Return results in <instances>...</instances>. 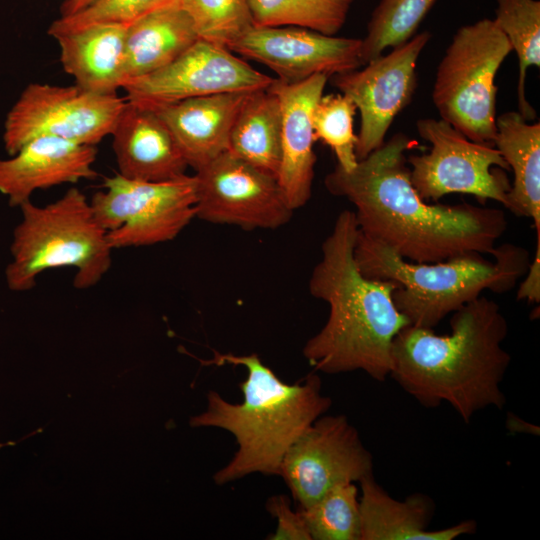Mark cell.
<instances>
[{
    "label": "cell",
    "instance_id": "obj_1",
    "mask_svg": "<svg viewBox=\"0 0 540 540\" xmlns=\"http://www.w3.org/2000/svg\"><path fill=\"white\" fill-rule=\"evenodd\" d=\"M415 144L398 132L352 170L336 165L324 185L355 206L362 234L406 260L434 263L473 253L492 255L507 229L505 213L470 203H427L411 183L405 155Z\"/></svg>",
    "mask_w": 540,
    "mask_h": 540
},
{
    "label": "cell",
    "instance_id": "obj_2",
    "mask_svg": "<svg viewBox=\"0 0 540 540\" xmlns=\"http://www.w3.org/2000/svg\"><path fill=\"white\" fill-rule=\"evenodd\" d=\"M452 314L449 334L408 325L396 335L390 377L421 405L448 403L468 423L482 409L505 405L508 323L499 305L482 295Z\"/></svg>",
    "mask_w": 540,
    "mask_h": 540
},
{
    "label": "cell",
    "instance_id": "obj_3",
    "mask_svg": "<svg viewBox=\"0 0 540 540\" xmlns=\"http://www.w3.org/2000/svg\"><path fill=\"white\" fill-rule=\"evenodd\" d=\"M358 233L354 211L344 210L322 243V257L312 270L309 291L329 305V315L302 353L318 371L362 370L383 382L392 369L393 341L410 323L393 302L397 284L370 279L360 272L354 255Z\"/></svg>",
    "mask_w": 540,
    "mask_h": 540
},
{
    "label": "cell",
    "instance_id": "obj_4",
    "mask_svg": "<svg viewBox=\"0 0 540 540\" xmlns=\"http://www.w3.org/2000/svg\"><path fill=\"white\" fill-rule=\"evenodd\" d=\"M201 363L239 365L248 373L239 384L241 403H230L218 392L209 391L206 410L190 419L192 427L221 428L236 439L234 456L213 476L218 485L252 473L279 475L290 446L331 406V399L321 393L318 375L309 374L295 384L285 383L255 353L213 351V357Z\"/></svg>",
    "mask_w": 540,
    "mask_h": 540
},
{
    "label": "cell",
    "instance_id": "obj_5",
    "mask_svg": "<svg viewBox=\"0 0 540 540\" xmlns=\"http://www.w3.org/2000/svg\"><path fill=\"white\" fill-rule=\"evenodd\" d=\"M354 255L365 277L397 284L393 302L410 325L431 329L484 291H510L530 266L527 250L509 243L497 246L492 259L473 253L434 263L412 262L360 231Z\"/></svg>",
    "mask_w": 540,
    "mask_h": 540
},
{
    "label": "cell",
    "instance_id": "obj_6",
    "mask_svg": "<svg viewBox=\"0 0 540 540\" xmlns=\"http://www.w3.org/2000/svg\"><path fill=\"white\" fill-rule=\"evenodd\" d=\"M20 223L13 231L11 261L5 270L12 291H27L50 269H75L76 289L95 286L109 271L112 250L107 231L96 220L90 200L77 188L38 206L31 200L19 206Z\"/></svg>",
    "mask_w": 540,
    "mask_h": 540
},
{
    "label": "cell",
    "instance_id": "obj_7",
    "mask_svg": "<svg viewBox=\"0 0 540 540\" xmlns=\"http://www.w3.org/2000/svg\"><path fill=\"white\" fill-rule=\"evenodd\" d=\"M510 52L504 33L484 18L457 29L438 65L433 104L441 119L471 141L494 146L495 80Z\"/></svg>",
    "mask_w": 540,
    "mask_h": 540
},
{
    "label": "cell",
    "instance_id": "obj_8",
    "mask_svg": "<svg viewBox=\"0 0 540 540\" xmlns=\"http://www.w3.org/2000/svg\"><path fill=\"white\" fill-rule=\"evenodd\" d=\"M90 200L94 216L113 249L173 240L196 217V178L187 174L149 182L119 173Z\"/></svg>",
    "mask_w": 540,
    "mask_h": 540
},
{
    "label": "cell",
    "instance_id": "obj_9",
    "mask_svg": "<svg viewBox=\"0 0 540 540\" xmlns=\"http://www.w3.org/2000/svg\"><path fill=\"white\" fill-rule=\"evenodd\" d=\"M416 129L430 143L428 152L407 157L411 183L421 198L437 201L462 193L506 207L511 184L500 169L509 167L495 146L471 141L441 118H421Z\"/></svg>",
    "mask_w": 540,
    "mask_h": 540
},
{
    "label": "cell",
    "instance_id": "obj_10",
    "mask_svg": "<svg viewBox=\"0 0 540 540\" xmlns=\"http://www.w3.org/2000/svg\"><path fill=\"white\" fill-rule=\"evenodd\" d=\"M126 99L77 86L31 83L8 112L3 143L9 155L28 141L51 136L95 146L111 135Z\"/></svg>",
    "mask_w": 540,
    "mask_h": 540
},
{
    "label": "cell",
    "instance_id": "obj_11",
    "mask_svg": "<svg viewBox=\"0 0 540 540\" xmlns=\"http://www.w3.org/2000/svg\"><path fill=\"white\" fill-rule=\"evenodd\" d=\"M430 39L428 31L416 33L367 64L330 77L332 85L360 112L357 160L385 142L394 119L412 101L418 84L417 62Z\"/></svg>",
    "mask_w": 540,
    "mask_h": 540
},
{
    "label": "cell",
    "instance_id": "obj_12",
    "mask_svg": "<svg viewBox=\"0 0 540 540\" xmlns=\"http://www.w3.org/2000/svg\"><path fill=\"white\" fill-rule=\"evenodd\" d=\"M371 474L372 455L344 415L317 418L287 450L279 471L299 508Z\"/></svg>",
    "mask_w": 540,
    "mask_h": 540
},
{
    "label": "cell",
    "instance_id": "obj_13",
    "mask_svg": "<svg viewBox=\"0 0 540 540\" xmlns=\"http://www.w3.org/2000/svg\"><path fill=\"white\" fill-rule=\"evenodd\" d=\"M274 81L228 48L199 38L166 66L126 79L122 89L128 101L157 107L215 94L265 90Z\"/></svg>",
    "mask_w": 540,
    "mask_h": 540
},
{
    "label": "cell",
    "instance_id": "obj_14",
    "mask_svg": "<svg viewBox=\"0 0 540 540\" xmlns=\"http://www.w3.org/2000/svg\"><path fill=\"white\" fill-rule=\"evenodd\" d=\"M196 217L245 230L276 229L294 210L277 178L226 151L195 171Z\"/></svg>",
    "mask_w": 540,
    "mask_h": 540
},
{
    "label": "cell",
    "instance_id": "obj_15",
    "mask_svg": "<svg viewBox=\"0 0 540 540\" xmlns=\"http://www.w3.org/2000/svg\"><path fill=\"white\" fill-rule=\"evenodd\" d=\"M362 40L297 27H252L228 49L271 69L286 83L313 75L328 78L362 66Z\"/></svg>",
    "mask_w": 540,
    "mask_h": 540
},
{
    "label": "cell",
    "instance_id": "obj_16",
    "mask_svg": "<svg viewBox=\"0 0 540 540\" xmlns=\"http://www.w3.org/2000/svg\"><path fill=\"white\" fill-rule=\"evenodd\" d=\"M328 79L323 74L296 83L275 78L269 86L279 99L282 115L277 181L293 210L303 207L311 197L316 163L312 113Z\"/></svg>",
    "mask_w": 540,
    "mask_h": 540
},
{
    "label": "cell",
    "instance_id": "obj_17",
    "mask_svg": "<svg viewBox=\"0 0 540 540\" xmlns=\"http://www.w3.org/2000/svg\"><path fill=\"white\" fill-rule=\"evenodd\" d=\"M96 156L95 146L36 137L10 158L0 159V193L16 207L29 201L37 190L94 179L98 176L93 168Z\"/></svg>",
    "mask_w": 540,
    "mask_h": 540
},
{
    "label": "cell",
    "instance_id": "obj_18",
    "mask_svg": "<svg viewBox=\"0 0 540 540\" xmlns=\"http://www.w3.org/2000/svg\"><path fill=\"white\" fill-rule=\"evenodd\" d=\"M111 136L120 175L163 182L186 174L189 166L183 153L152 108L126 99Z\"/></svg>",
    "mask_w": 540,
    "mask_h": 540
},
{
    "label": "cell",
    "instance_id": "obj_19",
    "mask_svg": "<svg viewBox=\"0 0 540 540\" xmlns=\"http://www.w3.org/2000/svg\"><path fill=\"white\" fill-rule=\"evenodd\" d=\"M249 93L215 94L150 108L171 132L188 166L197 171L228 151L232 126Z\"/></svg>",
    "mask_w": 540,
    "mask_h": 540
},
{
    "label": "cell",
    "instance_id": "obj_20",
    "mask_svg": "<svg viewBox=\"0 0 540 540\" xmlns=\"http://www.w3.org/2000/svg\"><path fill=\"white\" fill-rule=\"evenodd\" d=\"M359 483L361 540H453L476 530L474 520L430 530L434 503L429 496L415 493L399 501L376 482L373 474Z\"/></svg>",
    "mask_w": 540,
    "mask_h": 540
},
{
    "label": "cell",
    "instance_id": "obj_21",
    "mask_svg": "<svg viewBox=\"0 0 540 540\" xmlns=\"http://www.w3.org/2000/svg\"><path fill=\"white\" fill-rule=\"evenodd\" d=\"M128 25L94 23L54 34L60 62L80 88L102 95L117 94L125 80Z\"/></svg>",
    "mask_w": 540,
    "mask_h": 540
},
{
    "label": "cell",
    "instance_id": "obj_22",
    "mask_svg": "<svg viewBox=\"0 0 540 540\" xmlns=\"http://www.w3.org/2000/svg\"><path fill=\"white\" fill-rule=\"evenodd\" d=\"M496 127L494 146L514 175L506 208L532 219L540 235V123L509 111L496 118Z\"/></svg>",
    "mask_w": 540,
    "mask_h": 540
},
{
    "label": "cell",
    "instance_id": "obj_23",
    "mask_svg": "<svg viewBox=\"0 0 540 540\" xmlns=\"http://www.w3.org/2000/svg\"><path fill=\"white\" fill-rule=\"evenodd\" d=\"M198 39L192 20L180 3L137 19L126 32L125 80L166 66Z\"/></svg>",
    "mask_w": 540,
    "mask_h": 540
},
{
    "label": "cell",
    "instance_id": "obj_24",
    "mask_svg": "<svg viewBox=\"0 0 540 540\" xmlns=\"http://www.w3.org/2000/svg\"><path fill=\"white\" fill-rule=\"evenodd\" d=\"M282 115L268 88L249 93L231 129L228 151L277 178L281 160Z\"/></svg>",
    "mask_w": 540,
    "mask_h": 540
},
{
    "label": "cell",
    "instance_id": "obj_25",
    "mask_svg": "<svg viewBox=\"0 0 540 540\" xmlns=\"http://www.w3.org/2000/svg\"><path fill=\"white\" fill-rule=\"evenodd\" d=\"M493 21L504 33L518 59V112L528 121L536 112L525 93L526 74L530 67H540V1L496 0Z\"/></svg>",
    "mask_w": 540,
    "mask_h": 540
},
{
    "label": "cell",
    "instance_id": "obj_26",
    "mask_svg": "<svg viewBox=\"0 0 540 540\" xmlns=\"http://www.w3.org/2000/svg\"><path fill=\"white\" fill-rule=\"evenodd\" d=\"M354 0H248L254 27L297 26L336 35Z\"/></svg>",
    "mask_w": 540,
    "mask_h": 540
},
{
    "label": "cell",
    "instance_id": "obj_27",
    "mask_svg": "<svg viewBox=\"0 0 540 540\" xmlns=\"http://www.w3.org/2000/svg\"><path fill=\"white\" fill-rule=\"evenodd\" d=\"M436 0H379L362 40V66L411 39Z\"/></svg>",
    "mask_w": 540,
    "mask_h": 540
},
{
    "label": "cell",
    "instance_id": "obj_28",
    "mask_svg": "<svg viewBox=\"0 0 540 540\" xmlns=\"http://www.w3.org/2000/svg\"><path fill=\"white\" fill-rule=\"evenodd\" d=\"M311 540H361L358 490L341 484L306 508H299Z\"/></svg>",
    "mask_w": 540,
    "mask_h": 540
},
{
    "label": "cell",
    "instance_id": "obj_29",
    "mask_svg": "<svg viewBox=\"0 0 540 540\" xmlns=\"http://www.w3.org/2000/svg\"><path fill=\"white\" fill-rule=\"evenodd\" d=\"M356 106L342 93L322 95L312 113L315 140L328 145L345 171L352 170L358 160L355 154L357 134L354 132Z\"/></svg>",
    "mask_w": 540,
    "mask_h": 540
},
{
    "label": "cell",
    "instance_id": "obj_30",
    "mask_svg": "<svg viewBox=\"0 0 540 540\" xmlns=\"http://www.w3.org/2000/svg\"><path fill=\"white\" fill-rule=\"evenodd\" d=\"M200 39L228 48L253 26L248 0H181Z\"/></svg>",
    "mask_w": 540,
    "mask_h": 540
},
{
    "label": "cell",
    "instance_id": "obj_31",
    "mask_svg": "<svg viewBox=\"0 0 540 540\" xmlns=\"http://www.w3.org/2000/svg\"><path fill=\"white\" fill-rule=\"evenodd\" d=\"M181 0H95L82 10L60 16L48 28V34L66 32L94 23L129 25L158 9L179 4Z\"/></svg>",
    "mask_w": 540,
    "mask_h": 540
},
{
    "label": "cell",
    "instance_id": "obj_32",
    "mask_svg": "<svg viewBox=\"0 0 540 540\" xmlns=\"http://www.w3.org/2000/svg\"><path fill=\"white\" fill-rule=\"evenodd\" d=\"M267 511L277 520L270 540H311L301 512L291 508L290 500L285 495H274L266 502Z\"/></svg>",
    "mask_w": 540,
    "mask_h": 540
},
{
    "label": "cell",
    "instance_id": "obj_33",
    "mask_svg": "<svg viewBox=\"0 0 540 540\" xmlns=\"http://www.w3.org/2000/svg\"><path fill=\"white\" fill-rule=\"evenodd\" d=\"M527 273L526 279L520 285L517 298L538 304L540 302V236H537L535 257L530 262Z\"/></svg>",
    "mask_w": 540,
    "mask_h": 540
},
{
    "label": "cell",
    "instance_id": "obj_34",
    "mask_svg": "<svg viewBox=\"0 0 540 540\" xmlns=\"http://www.w3.org/2000/svg\"><path fill=\"white\" fill-rule=\"evenodd\" d=\"M507 427L512 432H524V433H532V434H539V428L529 424L522 419L518 418L514 414H509L507 418Z\"/></svg>",
    "mask_w": 540,
    "mask_h": 540
},
{
    "label": "cell",
    "instance_id": "obj_35",
    "mask_svg": "<svg viewBox=\"0 0 540 540\" xmlns=\"http://www.w3.org/2000/svg\"><path fill=\"white\" fill-rule=\"evenodd\" d=\"M95 0H65L60 7L61 16L74 14L87 7Z\"/></svg>",
    "mask_w": 540,
    "mask_h": 540
}]
</instances>
